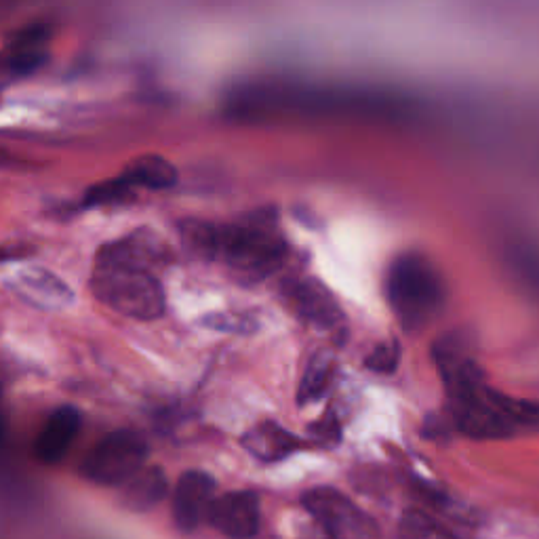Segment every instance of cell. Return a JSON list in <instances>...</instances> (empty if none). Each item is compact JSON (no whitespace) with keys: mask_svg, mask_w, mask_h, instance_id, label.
<instances>
[{"mask_svg":"<svg viewBox=\"0 0 539 539\" xmlns=\"http://www.w3.org/2000/svg\"><path fill=\"white\" fill-rule=\"evenodd\" d=\"M78 428H81V413L74 407L64 405L55 409L36 438V457L43 464L62 462L78 434Z\"/></svg>","mask_w":539,"mask_h":539,"instance_id":"obj_11","label":"cell"},{"mask_svg":"<svg viewBox=\"0 0 539 539\" xmlns=\"http://www.w3.org/2000/svg\"><path fill=\"white\" fill-rule=\"evenodd\" d=\"M146 438L135 430H114L99 441L81 466V474L95 485H127L144 468Z\"/></svg>","mask_w":539,"mask_h":539,"instance_id":"obj_5","label":"cell"},{"mask_svg":"<svg viewBox=\"0 0 539 539\" xmlns=\"http://www.w3.org/2000/svg\"><path fill=\"white\" fill-rule=\"evenodd\" d=\"M184 247L203 259H213V243H215V224L201 222V219H184L179 224Z\"/></svg>","mask_w":539,"mask_h":539,"instance_id":"obj_19","label":"cell"},{"mask_svg":"<svg viewBox=\"0 0 539 539\" xmlns=\"http://www.w3.org/2000/svg\"><path fill=\"white\" fill-rule=\"evenodd\" d=\"M53 36V26L38 22L22 28L9 38L11 51H28V49H45L47 41Z\"/></svg>","mask_w":539,"mask_h":539,"instance_id":"obj_21","label":"cell"},{"mask_svg":"<svg viewBox=\"0 0 539 539\" xmlns=\"http://www.w3.org/2000/svg\"><path fill=\"white\" fill-rule=\"evenodd\" d=\"M45 49H28V51H11L9 57V72L15 76H30L41 70L47 64Z\"/></svg>","mask_w":539,"mask_h":539,"instance_id":"obj_22","label":"cell"},{"mask_svg":"<svg viewBox=\"0 0 539 539\" xmlns=\"http://www.w3.org/2000/svg\"><path fill=\"white\" fill-rule=\"evenodd\" d=\"M304 508L331 539H379L373 518L333 487H314L302 497Z\"/></svg>","mask_w":539,"mask_h":539,"instance_id":"obj_6","label":"cell"},{"mask_svg":"<svg viewBox=\"0 0 539 539\" xmlns=\"http://www.w3.org/2000/svg\"><path fill=\"white\" fill-rule=\"evenodd\" d=\"M11 163V154L7 150L0 148V167H7Z\"/></svg>","mask_w":539,"mask_h":539,"instance_id":"obj_25","label":"cell"},{"mask_svg":"<svg viewBox=\"0 0 539 539\" xmlns=\"http://www.w3.org/2000/svg\"><path fill=\"white\" fill-rule=\"evenodd\" d=\"M287 251L274 207L255 209L234 224L215 226L213 259L228 266L243 283L266 281L285 264Z\"/></svg>","mask_w":539,"mask_h":539,"instance_id":"obj_2","label":"cell"},{"mask_svg":"<svg viewBox=\"0 0 539 539\" xmlns=\"http://www.w3.org/2000/svg\"><path fill=\"white\" fill-rule=\"evenodd\" d=\"M310 432L316 441H321L323 445H333L339 441V424L333 413H327L325 417L318 419V422L310 428Z\"/></svg>","mask_w":539,"mask_h":539,"instance_id":"obj_23","label":"cell"},{"mask_svg":"<svg viewBox=\"0 0 539 539\" xmlns=\"http://www.w3.org/2000/svg\"><path fill=\"white\" fill-rule=\"evenodd\" d=\"M401 358H403L401 344H398L396 339H390V342L377 344L369 352V356L365 358V367L377 375H392L396 373L398 367H401Z\"/></svg>","mask_w":539,"mask_h":539,"instance_id":"obj_20","label":"cell"},{"mask_svg":"<svg viewBox=\"0 0 539 539\" xmlns=\"http://www.w3.org/2000/svg\"><path fill=\"white\" fill-rule=\"evenodd\" d=\"M215 481L201 470H188L177 481L173 495V516L179 529L194 531L209 518Z\"/></svg>","mask_w":539,"mask_h":539,"instance_id":"obj_9","label":"cell"},{"mask_svg":"<svg viewBox=\"0 0 539 539\" xmlns=\"http://www.w3.org/2000/svg\"><path fill=\"white\" fill-rule=\"evenodd\" d=\"M386 299L407 333L428 327L441 314L447 285L432 259L419 251L396 255L386 272Z\"/></svg>","mask_w":539,"mask_h":539,"instance_id":"obj_3","label":"cell"},{"mask_svg":"<svg viewBox=\"0 0 539 539\" xmlns=\"http://www.w3.org/2000/svg\"><path fill=\"white\" fill-rule=\"evenodd\" d=\"M135 201V188H131L125 179L118 175L114 179H108V182L95 184L91 186L83 201H81V209H97V207H112V205H127Z\"/></svg>","mask_w":539,"mask_h":539,"instance_id":"obj_16","label":"cell"},{"mask_svg":"<svg viewBox=\"0 0 539 539\" xmlns=\"http://www.w3.org/2000/svg\"><path fill=\"white\" fill-rule=\"evenodd\" d=\"M207 521L230 539H251L262 523L259 499L253 491H232L215 497Z\"/></svg>","mask_w":539,"mask_h":539,"instance_id":"obj_8","label":"cell"},{"mask_svg":"<svg viewBox=\"0 0 539 539\" xmlns=\"http://www.w3.org/2000/svg\"><path fill=\"white\" fill-rule=\"evenodd\" d=\"M243 447L259 462H278L295 449H299L297 436H293L276 422H259L243 436Z\"/></svg>","mask_w":539,"mask_h":539,"instance_id":"obj_12","label":"cell"},{"mask_svg":"<svg viewBox=\"0 0 539 539\" xmlns=\"http://www.w3.org/2000/svg\"><path fill=\"white\" fill-rule=\"evenodd\" d=\"M121 177L135 190H169L177 182V169L163 156L144 154L131 161Z\"/></svg>","mask_w":539,"mask_h":539,"instance_id":"obj_13","label":"cell"},{"mask_svg":"<svg viewBox=\"0 0 539 539\" xmlns=\"http://www.w3.org/2000/svg\"><path fill=\"white\" fill-rule=\"evenodd\" d=\"M26 249L24 247H7V249H0V262H11V259H19L24 257L28 253H24Z\"/></svg>","mask_w":539,"mask_h":539,"instance_id":"obj_24","label":"cell"},{"mask_svg":"<svg viewBox=\"0 0 539 539\" xmlns=\"http://www.w3.org/2000/svg\"><path fill=\"white\" fill-rule=\"evenodd\" d=\"M167 493V476L161 468L139 470L125 485V504L131 510H148Z\"/></svg>","mask_w":539,"mask_h":539,"instance_id":"obj_14","label":"cell"},{"mask_svg":"<svg viewBox=\"0 0 539 539\" xmlns=\"http://www.w3.org/2000/svg\"><path fill=\"white\" fill-rule=\"evenodd\" d=\"M283 299L287 306L308 325L342 335L346 316L333 293L316 278H291L283 283Z\"/></svg>","mask_w":539,"mask_h":539,"instance_id":"obj_7","label":"cell"},{"mask_svg":"<svg viewBox=\"0 0 539 539\" xmlns=\"http://www.w3.org/2000/svg\"><path fill=\"white\" fill-rule=\"evenodd\" d=\"M398 539H455L441 523L422 510H407L398 527Z\"/></svg>","mask_w":539,"mask_h":539,"instance_id":"obj_18","label":"cell"},{"mask_svg":"<svg viewBox=\"0 0 539 539\" xmlns=\"http://www.w3.org/2000/svg\"><path fill=\"white\" fill-rule=\"evenodd\" d=\"M5 432H7V424H5V417L0 415V443L5 441Z\"/></svg>","mask_w":539,"mask_h":539,"instance_id":"obj_26","label":"cell"},{"mask_svg":"<svg viewBox=\"0 0 539 539\" xmlns=\"http://www.w3.org/2000/svg\"><path fill=\"white\" fill-rule=\"evenodd\" d=\"M11 287L24 302L43 310L64 308L72 304L74 299L72 289L62 281V278L45 268H28L17 272Z\"/></svg>","mask_w":539,"mask_h":539,"instance_id":"obj_10","label":"cell"},{"mask_svg":"<svg viewBox=\"0 0 539 539\" xmlns=\"http://www.w3.org/2000/svg\"><path fill=\"white\" fill-rule=\"evenodd\" d=\"M333 371H335V361L331 354L316 352L310 358V363L304 371V377H302V382H299V390H297L299 407L321 401L331 386Z\"/></svg>","mask_w":539,"mask_h":539,"instance_id":"obj_15","label":"cell"},{"mask_svg":"<svg viewBox=\"0 0 539 539\" xmlns=\"http://www.w3.org/2000/svg\"><path fill=\"white\" fill-rule=\"evenodd\" d=\"M432 358L443 379L449 417L459 434L474 441H504L539 432V401L495 388L474 356L468 331L443 333L432 348Z\"/></svg>","mask_w":539,"mask_h":539,"instance_id":"obj_1","label":"cell"},{"mask_svg":"<svg viewBox=\"0 0 539 539\" xmlns=\"http://www.w3.org/2000/svg\"><path fill=\"white\" fill-rule=\"evenodd\" d=\"M198 325L209 331L230 333V335H253L259 331V323L255 316L247 312H234V310L209 312L198 318Z\"/></svg>","mask_w":539,"mask_h":539,"instance_id":"obj_17","label":"cell"},{"mask_svg":"<svg viewBox=\"0 0 539 539\" xmlns=\"http://www.w3.org/2000/svg\"><path fill=\"white\" fill-rule=\"evenodd\" d=\"M91 293L114 312L137 321H154L167 308L165 289L150 268L114 259L95 257Z\"/></svg>","mask_w":539,"mask_h":539,"instance_id":"obj_4","label":"cell"}]
</instances>
